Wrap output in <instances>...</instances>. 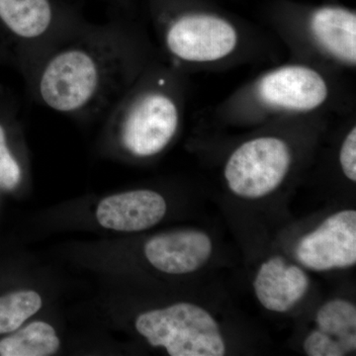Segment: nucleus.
<instances>
[{
	"label": "nucleus",
	"mask_w": 356,
	"mask_h": 356,
	"mask_svg": "<svg viewBox=\"0 0 356 356\" xmlns=\"http://www.w3.org/2000/svg\"><path fill=\"white\" fill-rule=\"evenodd\" d=\"M60 339L51 325L34 322L0 341L2 356H48L57 353Z\"/></svg>",
	"instance_id": "ddd939ff"
},
{
	"label": "nucleus",
	"mask_w": 356,
	"mask_h": 356,
	"mask_svg": "<svg viewBox=\"0 0 356 356\" xmlns=\"http://www.w3.org/2000/svg\"><path fill=\"white\" fill-rule=\"evenodd\" d=\"M316 323L321 332L332 337H339L355 332V306L346 300H332L318 311Z\"/></svg>",
	"instance_id": "2eb2a0df"
},
{
	"label": "nucleus",
	"mask_w": 356,
	"mask_h": 356,
	"mask_svg": "<svg viewBox=\"0 0 356 356\" xmlns=\"http://www.w3.org/2000/svg\"><path fill=\"white\" fill-rule=\"evenodd\" d=\"M165 198L152 191H134L103 199L96 217L102 227L119 232L144 231L165 217Z\"/></svg>",
	"instance_id": "9b49d317"
},
{
	"label": "nucleus",
	"mask_w": 356,
	"mask_h": 356,
	"mask_svg": "<svg viewBox=\"0 0 356 356\" xmlns=\"http://www.w3.org/2000/svg\"><path fill=\"white\" fill-rule=\"evenodd\" d=\"M309 278L298 266H287L280 257L264 262L255 277L257 299L267 310L286 312L303 298Z\"/></svg>",
	"instance_id": "f8f14e48"
},
{
	"label": "nucleus",
	"mask_w": 356,
	"mask_h": 356,
	"mask_svg": "<svg viewBox=\"0 0 356 356\" xmlns=\"http://www.w3.org/2000/svg\"><path fill=\"white\" fill-rule=\"evenodd\" d=\"M147 261L168 274L191 273L202 267L212 254L209 236L199 231H179L154 236L145 245Z\"/></svg>",
	"instance_id": "9d476101"
},
{
	"label": "nucleus",
	"mask_w": 356,
	"mask_h": 356,
	"mask_svg": "<svg viewBox=\"0 0 356 356\" xmlns=\"http://www.w3.org/2000/svg\"><path fill=\"white\" fill-rule=\"evenodd\" d=\"M41 307V296L35 291H18L0 297V334L19 329Z\"/></svg>",
	"instance_id": "4468645a"
},
{
	"label": "nucleus",
	"mask_w": 356,
	"mask_h": 356,
	"mask_svg": "<svg viewBox=\"0 0 356 356\" xmlns=\"http://www.w3.org/2000/svg\"><path fill=\"white\" fill-rule=\"evenodd\" d=\"M154 46L168 64L189 74L273 62V39L193 0H149Z\"/></svg>",
	"instance_id": "f03ea898"
},
{
	"label": "nucleus",
	"mask_w": 356,
	"mask_h": 356,
	"mask_svg": "<svg viewBox=\"0 0 356 356\" xmlns=\"http://www.w3.org/2000/svg\"><path fill=\"white\" fill-rule=\"evenodd\" d=\"M348 95L343 74L289 60L236 88L213 115L227 125L259 126L287 117L350 113Z\"/></svg>",
	"instance_id": "7ed1b4c3"
},
{
	"label": "nucleus",
	"mask_w": 356,
	"mask_h": 356,
	"mask_svg": "<svg viewBox=\"0 0 356 356\" xmlns=\"http://www.w3.org/2000/svg\"><path fill=\"white\" fill-rule=\"evenodd\" d=\"M302 264L317 271L346 268L356 262V211L343 210L304 236L296 248Z\"/></svg>",
	"instance_id": "1a4fd4ad"
},
{
	"label": "nucleus",
	"mask_w": 356,
	"mask_h": 356,
	"mask_svg": "<svg viewBox=\"0 0 356 356\" xmlns=\"http://www.w3.org/2000/svg\"><path fill=\"white\" fill-rule=\"evenodd\" d=\"M304 117L261 124V130L234 147L222 170L229 191L238 197L259 199L280 188L294 168L291 136Z\"/></svg>",
	"instance_id": "423d86ee"
},
{
	"label": "nucleus",
	"mask_w": 356,
	"mask_h": 356,
	"mask_svg": "<svg viewBox=\"0 0 356 356\" xmlns=\"http://www.w3.org/2000/svg\"><path fill=\"white\" fill-rule=\"evenodd\" d=\"M159 51L134 21H86L27 79L32 97L79 120L105 117Z\"/></svg>",
	"instance_id": "f257e3e1"
},
{
	"label": "nucleus",
	"mask_w": 356,
	"mask_h": 356,
	"mask_svg": "<svg viewBox=\"0 0 356 356\" xmlns=\"http://www.w3.org/2000/svg\"><path fill=\"white\" fill-rule=\"evenodd\" d=\"M136 329L153 346H163L172 356H222L226 344L215 318L201 307L178 303L146 312Z\"/></svg>",
	"instance_id": "6e6552de"
},
{
	"label": "nucleus",
	"mask_w": 356,
	"mask_h": 356,
	"mask_svg": "<svg viewBox=\"0 0 356 356\" xmlns=\"http://www.w3.org/2000/svg\"><path fill=\"white\" fill-rule=\"evenodd\" d=\"M86 21L60 0H0V23L18 44L26 81Z\"/></svg>",
	"instance_id": "0eeeda50"
},
{
	"label": "nucleus",
	"mask_w": 356,
	"mask_h": 356,
	"mask_svg": "<svg viewBox=\"0 0 356 356\" xmlns=\"http://www.w3.org/2000/svg\"><path fill=\"white\" fill-rule=\"evenodd\" d=\"M188 74L156 56L106 118V132L124 154L152 159L165 151L184 122Z\"/></svg>",
	"instance_id": "20e7f679"
},
{
	"label": "nucleus",
	"mask_w": 356,
	"mask_h": 356,
	"mask_svg": "<svg viewBox=\"0 0 356 356\" xmlns=\"http://www.w3.org/2000/svg\"><path fill=\"white\" fill-rule=\"evenodd\" d=\"M304 350L309 356H343L346 355L341 350L337 339L320 330H315L307 337L304 341Z\"/></svg>",
	"instance_id": "a211bd4d"
},
{
	"label": "nucleus",
	"mask_w": 356,
	"mask_h": 356,
	"mask_svg": "<svg viewBox=\"0 0 356 356\" xmlns=\"http://www.w3.org/2000/svg\"><path fill=\"white\" fill-rule=\"evenodd\" d=\"M22 179V168L19 161L11 153L7 140V132L0 123V186L13 191Z\"/></svg>",
	"instance_id": "dca6fc26"
},
{
	"label": "nucleus",
	"mask_w": 356,
	"mask_h": 356,
	"mask_svg": "<svg viewBox=\"0 0 356 356\" xmlns=\"http://www.w3.org/2000/svg\"><path fill=\"white\" fill-rule=\"evenodd\" d=\"M107 1L118 2V3H121L122 0H107Z\"/></svg>",
	"instance_id": "6ab92c4d"
},
{
	"label": "nucleus",
	"mask_w": 356,
	"mask_h": 356,
	"mask_svg": "<svg viewBox=\"0 0 356 356\" xmlns=\"http://www.w3.org/2000/svg\"><path fill=\"white\" fill-rule=\"evenodd\" d=\"M276 39L286 48L289 60L344 74L356 67V13L327 4L311 8L287 7L274 14Z\"/></svg>",
	"instance_id": "39448f33"
},
{
	"label": "nucleus",
	"mask_w": 356,
	"mask_h": 356,
	"mask_svg": "<svg viewBox=\"0 0 356 356\" xmlns=\"http://www.w3.org/2000/svg\"><path fill=\"white\" fill-rule=\"evenodd\" d=\"M341 172L350 181H356V126L350 121V128L344 134L339 152Z\"/></svg>",
	"instance_id": "f3484780"
}]
</instances>
